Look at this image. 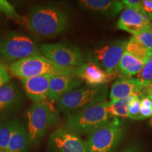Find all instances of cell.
Wrapping results in <instances>:
<instances>
[{
	"label": "cell",
	"instance_id": "30bf717a",
	"mask_svg": "<svg viewBox=\"0 0 152 152\" xmlns=\"http://www.w3.org/2000/svg\"><path fill=\"white\" fill-rule=\"evenodd\" d=\"M49 145L55 152H87L85 142L80 137L64 128L52 132Z\"/></svg>",
	"mask_w": 152,
	"mask_h": 152
},
{
	"label": "cell",
	"instance_id": "9a60e30c",
	"mask_svg": "<svg viewBox=\"0 0 152 152\" xmlns=\"http://www.w3.org/2000/svg\"><path fill=\"white\" fill-rule=\"evenodd\" d=\"M77 3L82 9L109 16H115L125 9L122 1L116 0H80Z\"/></svg>",
	"mask_w": 152,
	"mask_h": 152
},
{
	"label": "cell",
	"instance_id": "4fadbf2b",
	"mask_svg": "<svg viewBox=\"0 0 152 152\" xmlns=\"http://www.w3.org/2000/svg\"><path fill=\"white\" fill-rule=\"evenodd\" d=\"M54 75H42L21 80L25 92L34 104L45 102L48 98L49 83Z\"/></svg>",
	"mask_w": 152,
	"mask_h": 152
},
{
	"label": "cell",
	"instance_id": "d6a6232c",
	"mask_svg": "<svg viewBox=\"0 0 152 152\" xmlns=\"http://www.w3.org/2000/svg\"><path fill=\"white\" fill-rule=\"evenodd\" d=\"M144 92H146V94H148V95H150V96H152V85H149L146 87L145 89H144Z\"/></svg>",
	"mask_w": 152,
	"mask_h": 152
},
{
	"label": "cell",
	"instance_id": "ba28073f",
	"mask_svg": "<svg viewBox=\"0 0 152 152\" xmlns=\"http://www.w3.org/2000/svg\"><path fill=\"white\" fill-rule=\"evenodd\" d=\"M128 41L117 40L94 49L88 56V61L93 62L109 74L119 73L121 61Z\"/></svg>",
	"mask_w": 152,
	"mask_h": 152
},
{
	"label": "cell",
	"instance_id": "4dcf8cb0",
	"mask_svg": "<svg viewBox=\"0 0 152 152\" xmlns=\"http://www.w3.org/2000/svg\"><path fill=\"white\" fill-rule=\"evenodd\" d=\"M140 102H141L142 106H146L148 108H152V99L148 95L140 99Z\"/></svg>",
	"mask_w": 152,
	"mask_h": 152
},
{
	"label": "cell",
	"instance_id": "1f68e13d",
	"mask_svg": "<svg viewBox=\"0 0 152 152\" xmlns=\"http://www.w3.org/2000/svg\"><path fill=\"white\" fill-rule=\"evenodd\" d=\"M123 152H140V148H139L137 144H132L127 148Z\"/></svg>",
	"mask_w": 152,
	"mask_h": 152
},
{
	"label": "cell",
	"instance_id": "7c38bea8",
	"mask_svg": "<svg viewBox=\"0 0 152 152\" xmlns=\"http://www.w3.org/2000/svg\"><path fill=\"white\" fill-rule=\"evenodd\" d=\"M118 75L119 73H107L96 64L89 61L83 63L75 70V77L90 86L106 85Z\"/></svg>",
	"mask_w": 152,
	"mask_h": 152
},
{
	"label": "cell",
	"instance_id": "8d00e7d4",
	"mask_svg": "<svg viewBox=\"0 0 152 152\" xmlns=\"http://www.w3.org/2000/svg\"><path fill=\"white\" fill-rule=\"evenodd\" d=\"M148 96H149V97H150V98H151V99H152V96H150V95H148Z\"/></svg>",
	"mask_w": 152,
	"mask_h": 152
},
{
	"label": "cell",
	"instance_id": "603a6c76",
	"mask_svg": "<svg viewBox=\"0 0 152 152\" xmlns=\"http://www.w3.org/2000/svg\"><path fill=\"white\" fill-rule=\"evenodd\" d=\"M125 51L137 57L138 58L142 60L144 64L152 54V52H149L147 48L142 46L141 44L137 42L132 37H131L130 40L128 42V45H127Z\"/></svg>",
	"mask_w": 152,
	"mask_h": 152
},
{
	"label": "cell",
	"instance_id": "5b68a950",
	"mask_svg": "<svg viewBox=\"0 0 152 152\" xmlns=\"http://www.w3.org/2000/svg\"><path fill=\"white\" fill-rule=\"evenodd\" d=\"M40 53V47L25 34L9 32L0 37V56L11 64Z\"/></svg>",
	"mask_w": 152,
	"mask_h": 152
},
{
	"label": "cell",
	"instance_id": "ac0fdd59",
	"mask_svg": "<svg viewBox=\"0 0 152 152\" xmlns=\"http://www.w3.org/2000/svg\"><path fill=\"white\" fill-rule=\"evenodd\" d=\"M30 144L27 129L17 121L11 134L7 152H27Z\"/></svg>",
	"mask_w": 152,
	"mask_h": 152
},
{
	"label": "cell",
	"instance_id": "ffe728a7",
	"mask_svg": "<svg viewBox=\"0 0 152 152\" xmlns=\"http://www.w3.org/2000/svg\"><path fill=\"white\" fill-rule=\"evenodd\" d=\"M134 96L123 99L111 101L109 103V111L111 117L126 118L128 117V106Z\"/></svg>",
	"mask_w": 152,
	"mask_h": 152
},
{
	"label": "cell",
	"instance_id": "83f0119b",
	"mask_svg": "<svg viewBox=\"0 0 152 152\" xmlns=\"http://www.w3.org/2000/svg\"><path fill=\"white\" fill-rule=\"evenodd\" d=\"M141 9L152 20V0H142Z\"/></svg>",
	"mask_w": 152,
	"mask_h": 152
},
{
	"label": "cell",
	"instance_id": "9c48e42d",
	"mask_svg": "<svg viewBox=\"0 0 152 152\" xmlns=\"http://www.w3.org/2000/svg\"><path fill=\"white\" fill-rule=\"evenodd\" d=\"M40 51L44 56L63 67L77 68L84 63L80 51L66 44H42Z\"/></svg>",
	"mask_w": 152,
	"mask_h": 152
},
{
	"label": "cell",
	"instance_id": "44dd1931",
	"mask_svg": "<svg viewBox=\"0 0 152 152\" xmlns=\"http://www.w3.org/2000/svg\"><path fill=\"white\" fill-rule=\"evenodd\" d=\"M16 121L9 120L0 123V152H7Z\"/></svg>",
	"mask_w": 152,
	"mask_h": 152
},
{
	"label": "cell",
	"instance_id": "52a82bcc",
	"mask_svg": "<svg viewBox=\"0 0 152 152\" xmlns=\"http://www.w3.org/2000/svg\"><path fill=\"white\" fill-rule=\"evenodd\" d=\"M28 132L30 144H39L53 124L56 122V114L45 102L33 104L28 109Z\"/></svg>",
	"mask_w": 152,
	"mask_h": 152
},
{
	"label": "cell",
	"instance_id": "836d02e7",
	"mask_svg": "<svg viewBox=\"0 0 152 152\" xmlns=\"http://www.w3.org/2000/svg\"><path fill=\"white\" fill-rule=\"evenodd\" d=\"M148 125H149V127H151V128H152V117L151 118V119L149 120V123H148Z\"/></svg>",
	"mask_w": 152,
	"mask_h": 152
},
{
	"label": "cell",
	"instance_id": "7a4b0ae2",
	"mask_svg": "<svg viewBox=\"0 0 152 152\" xmlns=\"http://www.w3.org/2000/svg\"><path fill=\"white\" fill-rule=\"evenodd\" d=\"M107 100L68 114L64 128L77 134H90L108 123L111 118Z\"/></svg>",
	"mask_w": 152,
	"mask_h": 152
},
{
	"label": "cell",
	"instance_id": "e575fe53",
	"mask_svg": "<svg viewBox=\"0 0 152 152\" xmlns=\"http://www.w3.org/2000/svg\"><path fill=\"white\" fill-rule=\"evenodd\" d=\"M149 29L150 30H151V32L152 33V21H151V23H150V25H149Z\"/></svg>",
	"mask_w": 152,
	"mask_h": 152
},
{
	"label": "cell",
	"instance_id": "cb8c5ba5",
	"mask_svg": "<svg viewBox=\"0 0 152 152\" xmlns=\"http://www.w3.org/2000/svg\"><path fill=\"white\" fill-rule=\"evenodd\" d=\"M0 13L9 18L14 19L19 23L26 24V18L18 14L14 7L7 0H0Z\"/></svg>",
	"mask_w": 152,
	"mask_h": 152
},
{
	"label": "cell",
	"instance_id": "2e32d148",
	"mask_svg": "<svg viewBox=\"0 0 152 152\" xmlns=\"http://www.w3.org/2000/svg\"><path fill=\"white\" fill-rule=\"evenodd\" d=\"M142 89L135 78H121L112 85L109 93L111 101L123 99L130 96H139Z\"/></svg>",
	"mask_w": 152,
	"mask_h": 152
},
{
	"label": "cell",
	"instance_id": "f1b7e54d",
	"mask_svg": "<svg viewBox=\"0 0 152 152\" xmlns=\"http://www.w3.org/2000/svg\"><path fill=\"white\" fill-rule=\"evenodd\" d=\"M122 3L125 7L133 9H141V0H123Z\"/></svg>",
	"mask_w": 152,
	"mask_h": 152
},
{
	"label": "cell",
	"instance_id": "484cf974",
	"mask_svg": "<svg viewBox=\"0 0 152 152\" xmlns=\"http://www.w3.org/2000/svg\"><path fill=\"white\" fill-rule=\"evenodd\" d=\"M141 102L139 96H134L128 106V118L133 120H141L140 118Z\"/></svg>",
	"mask_w": 152,
	"mask_h": 152
},
{
	"label": "cell",
	"instance_id": "4316f807",
	"mask_svg": "<svg viewBox=\"0 0 152 152\" xmlns=\"http://www.w3.org/2000/svg\"><path fill=\"white\" fill-rule=\"evenodd\" d=\"M10 75L8 70L2 63L0 62V87L9 83Z\"/></svg>",
	"mask_w": 152,
	"mask_h": 152
},
{
	"label": "cell",
	"instance_id": "f546056e",
	"mask_svg": "<svg viewBox=\"0 0 152 152\" xmlns=\"http://www.w3.org/2000/svg\"><path fill=\"white\" fill-rule=\"evenodd\" d=\"M152 117V108H148L141 105L140 109V118L144 120Z\"/></svg>",
	"mask_w": 152,
	"mask_h": 152
},
{
	"label": "cell",
	"instance_id": "5bb4252c",
	"mask_svg": "<svg viewBox=\"0 0 152 152\" xmlns=\"http://www.w3.org/2000/svg\"><path fill=\"white\" fill-rule=\"evenodd\" d=\"M83 81L75 76L54 75L49 83L48 99L57 102L60 98L71 91L78 88Z\"/></svg>",
	"mask_w": 152,
	"mask_h": 152
},
{
	"label": "cell",
	"instance_id": "d4e9b609",
	"mask_svg": "<svg viewBox=\"0 0 152 152\" xmlns=\"http://www.w3.org/2000/svg\"><path fill=\"white\" fill-rule=\"evenodd\" d=\"M142 46L152 52V33L149 28L145 29L132 37Z\"/></svg>",
	"mask_w": 152,
	"mask_h": 152
},
{
	"label": "cell",
	"instance_id": "e0dca14e",
	"mask_svg": "<svg viewBox=\"0 0 152 152\" xmlns=\"http://www.w3.org/2000/svg\"><path fill=\"white\" fill-rule=\"evenodd\" d=\"M21 101V93L18 85L9 83L0 87V113L14 109Z\"/></svg>",
	"mask_w": 152,
	"mask_h": 152
},
{
	"label": "cell",
	"instance_id": "d6986e66",
	"mask_svg": "<svg viewBox=\"0 0 152 152\" xmlns=\"http://www.w3.org/2000/svg\"><path fill=\"white\" fill-rule=\"evenodd\" d=\"M144 63L134 55L125 51L119 64L120 75L125 78H130L132 76L138 75L142 71Z\"/></svg>",
	"mask_w": 152,
	"mask_h": 152
},
{
	"label": "cell",
	"instance_id": "7402d4cb",
	"mask_svg": "<svg viewBox=\"0 0 152 152\" xmlns=\"http://www.w3.org/2000/svg\"><path fill=\"white\" fill-rule=\"evenodd\" d=\"M135 79L142 90L152 85V54Z\"/></svg>",
	"mask_w": 152,
	"mask_h": 152
},
{
	"label": "cell",
	"instance_id": "277c9868",
	"mask_svg": "<svg viewBox=\"0 0 152 152\" xmlns=\"http://www.w3.org/2000/svg\"><path fill=\"white\" fill-rule=\"evenodd\" d=\"M108 93L109 87L106 85L78 87L57 101V109L64 113H75L106 100Z\"/></svg>",
	"mask_w": 152,
	"mask_h": 152
},
{
	"label": "cell",
	"instance_id": "3957f363",
	"mask_svg": "<svg viewBox=\"0 0 152 152\" xmlns=\"http://www.w3.org/2000/svg\"><path fill=\"white\" fill-rule=\"evenodd\" d=\"M76 68H66L57 65L49 58L36 55L13 63L9 71L13 75L23 80L42 75L75 76Z\"/></svg>",
	"mask_w": 152,
	"mask_h": 152
},
{
	"label": "cell",
	"instance_id": "d590c367",
	"mask_svg": "<svg viewBox=\"0 0 152 152\" xmlns=\"http://www.w3.org/2000/svg\"><path fill=\"white\" fill-rule=\"evenodd\" d=\"M2 22V15H1V13H0V24Z\"/></svg>",
	"mask_w": 152,
	"mask_h": 152
},
{
	"label": "cell",
	"instance_id": "8fae6325",
	"mask_svg": "<svg viewBox=\"0 0 152 152\" xmlns=\"http://www.w3.org/2000/svg\"><path fill=\"white\" fill-rule=\"evenodd\" d=\"M151 23V19L142 9H133L125 7L120 16L117 27L134 35L149 28Z\"/></svg>",
	"mask_w": 152,
	"mask_h": 152
},
{
	"label": "cell",
	"instance_id": "8992f818",
	"mask_svg": "<svg viewBox=\"0 0 152 152\" xmlns=\"http://www.w3.org/2000/svg\"><path fill=\"white\" fill-rule=\"evenodd\" d=\"M124 126L118 118L93 131L85 140L87 152H113L121 142Z\"/></svg>",
	"mask_w": 152,
	"mask_h": 152
},
{
	"label": "cell",
	"instance_id": "6da1fadb",
	"mask_svg": "<svg viewBox=\"0 0 152 152\" xmlns=\"http://www.w3.org/2000/svg\"><path fill=\"white\" fill-rule=\"evenodd\" d=\"M66 11L55 6H38L30 11L26 18L28 30L42 38H52L64 32L68 26Z\"/></svg>",
	"mask_w": 152,
	"mask_h": 152
}]
</instances>
